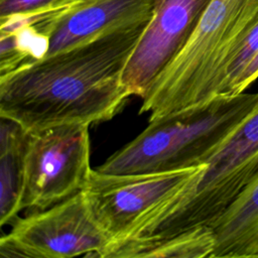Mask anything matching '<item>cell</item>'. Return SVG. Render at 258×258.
<instances>
[{"label":"cell","instance_id":"3957f363","mask_svg":"<svg viewBox=\"0 0 258 258\" xmlns=\"http://www.w3.org/2000/svg\"><path fill=\"white\" fill-rule=\"evenodd\" d=\"M258 101V93L215 98L155 119L96 167L103 173L132 174L182 170L206 164Z\"/></svg>","mask_w":258,"mask_h":258},{"label":"cell","instance_id":"4fadbf2b","mask_svg":"<svg viewBox=\"0 0 258 258\" xmlns=\"http://www.w3.org/2000/svg\"><path fill=\"white\" fill-rule=\"evenodd\" d=\"M258 51V20L248 30L244 38L242 39L233 63L229 70L227 80L221 94L229 95L235 82L238 80L240 75L246 69L250 60Z\"/></svg>","mask_w":258,"mask_h":258},{"label":"cell","instance_id":"8fae6325","mask_svg":"<svg viewBox=\"0 0 258 258\" xmlns=\"http://www.w3.org/2000/svg\"><path fill=\"white\" fill-rule=\"evenodd\" d=\"M30 132L18 123L0 122V225H13L19 218Z\"/></svg>","mask_w":258,"mask_h":258},{"label":"cell","instance_id":"277c9868","mask_svg":"<svg viewBox=\"0 0 258 258\" xmlns=\"http://www.w3.org/2000/svg\"><path fill=\"white\" fill-rule=\"evenodd\" d=\"M258 174V101L198 174L126 238L159 239L211 226Z\"/></svg>","mask_w":258,"mask_h":258},{"label":"cell","instance_id":"7a4b0ae2","mask_svg":"<svg viewBox=\"0 0 258 258\" xmlns=\"http://www.w3.org/2000/svg\"><path fill=\"white\" fill-rule=\"evenodd\" d=\"M258 20V0H211L189 38L142 99L149 120L221 95L238 47Z\"/></svg>","mask_w":258,"mask_h":258},{"label":"cell","instance_id":"52a82bcc","mask_svg":"<svg viewBox=\"0 0 258 258\" xmlns=\"http://www.w3.org/2000/svg\"><path fill=\"white\" fill-rule=\"evenodd\" d=\"M203 165L132 174H109L94 168L82 191L94 220L113 243L127 238L153 210L178 194Z\"/></svg>","mask_w":258,"mask_h":258},{"label":"cell","instance_id":"8992f818","mask_svg":"<svg viewBox=\"0 0 258 258\" xmlns=\"http://www.w3.org/2000/svg\"><path fill=\"white\" fill-rule=\"evenodd\" d=\"M110 243L94 220L83 191L18 218L0 239L5 257H99Z\"/></svg>","mask_w":258,"mask_h":258},{"label":"cell","instance_id":"5bb4252c","mask_svg":"<svg viewBox=\"0 0 258 258\" xmlns=\"http://www.w3.org/2000/svg\"><path fill=\"white\" fill-rule=\"evenodd\" d=\"M66 0H0V21L26 15Z\"/></svg>","mask_w":258,"mask_h":258},{"label":"cell","instance_id":"5b68a950","mask_svg":"<svg viewBox=\"0 0 258 258\" xmlns=\"http://www.w3.org/2000/svg\"><path fill=\"white\" fill-rule=\"evenodd\" d=\"M89 128L69 123L30 132L22 211L44 210L83 190L93 170Z\"/></svg>","mask_w":258,"mask_h":258},{"label":"cell","instance_id":"6da1fadb","mask_svg":"<svg viewBox=\"0 0 258 258\" xmlns=\"http://www.w3.org/2000/svg\"><path fill=\"white\" fill-rule=\"evenodd\" d=\"M149 21L101 34L0 76V117L28 132L112 119L132 97L123 74Z\"/></svg>","mask_w":258,"mask_h":258},{"label":"cell","instance_id":"9a60e30c","mask_svg":"<svg viewBox=\"0 0 258 258\" xmlns=\"http://www.w3.org/2000/svg\"><path fill=\"white\" fill-rule=\"evenodd\" d=\"M258 78V51L232 87L229 95L243 93Z\"/></svg>","mask_w":258,"mask_h":258},{"label":"cell","instance_id":"ba28073f","mask_svg":"<svg viewBox=\"0 0 258 258\" xmlns=\"http://www.w3.org/2000/svg\"><path fill=\"white\" fill-rule=\"evenodd\" d=\"M211 0H161L123 74L131 96L141 100L183 47Z\"/></svg>","mask_w":258,"mask_h":258},{"label":"cell","instance_id":"7c38bea8","mask_svg":"<svg viewBox=\"0 0 258 258\" xmlns=\"http://www.w3.org/2000/svg\"><path fill=\"white\" fill-rule=\"evenodd\" d=\"M216 245L211 227L196 228L159 239H125L110 243L101 258H211Z\"/></svg>","mask_w":258,"mask_h":258},{"label":"cell","instance_id":"30bf717a","mask_svg":"<svg viewBox=\"0 0 258 258\" xmlns=\"http://www.w3.org/2000/svg\"><path fill=\"white\" fill-rule=\"evenodd\" d=\"M210 227L216 239L211 258L258 257V174Z\"/></svg>","mask_w":258,"mask_h":258},{"label":"cell","instance_id":"9c48e42d","mask_svg":"<svg viewBox=\"0 0 258 258\" xmlns=\"http://www.w3.org/2000/svg\"><path fill=\"white\" fill-rule=\"evenodd\" d=\"M161 0H74L50 38L47 55L101 34L149 21Z\"/></svg>","mask_w":258,"mask_h":258}]
</instances>
